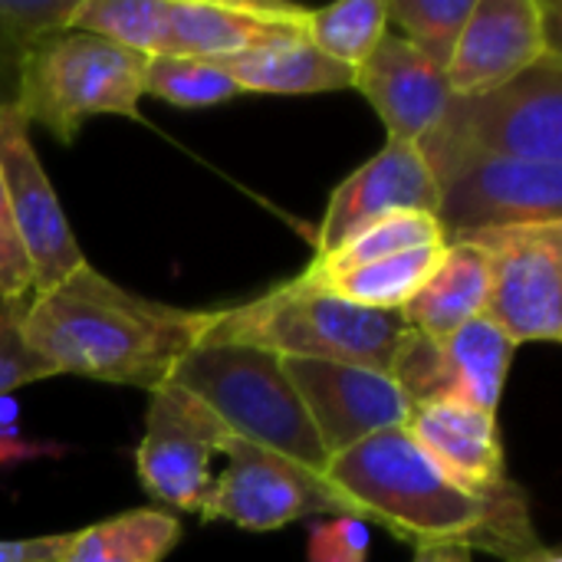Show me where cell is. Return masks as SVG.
Wrapping results in <instances>:
<instances>
[{
  "instance_id": "17",
  "label": "cell",
  "mask_w": 562,
  "mask_h": 562,
  "mask_svg": "<svg viewBox=\"0 0 562 562\" xmlns=\"http://www.w3.org/2000/svg\"><path fill=\"white\" fill-rule=\"evenodd\" d=\"M296 33H306V7L165 0V33L158 56L224 63L254 46Z\"/></svg>"
},
{
  "instance_id": "26",
  "label": "cell",
  "mask_w": 562,
  "mask_h": 562,
  "mask_svg": "<svg viewBox=\"0 0 562 562\" xmlns=\"http://www.w3.org/2000/svg\"><path fill=\"white\" fill-rule=\"evenodd\" d=\"M69 30L102 36L148 59L161 53L165 0H79Z\"/></svg>"
},
{
  "instance_id": "8",
  "label": "cell",
  "mask_w": 562,
  "mask_h": 562,
  "mask_svg": "<svg viewBox=\"0 0 562 562\" xmlns=\"http://www.w3.org/2000/svg\"><path fill=\"white\" fill-rule=\"evenodd\" d=\"M231 438L217 415L184 389L171 382L155 389L135 454L145 491L171 510L204 517Z\"/></svg>"
},
{
  "instance_id": "19",
  "label": "cell",
  "mask_w": 562,
  "mask_h": 562,
  "mask_svg": "<svg viewBox=\"0 0 562 562\" xmlns=\"http://www.w3.org/2000/svg\"><path fill=\"white\" fill-rule=\"evenodd\" d=\"M491 293V257L474 240H451L438 270L405 303L408 329L428 339H448L477 316H484Z\"/></svg>"
},
{
  "instance_id": "14",
  "label": "cell",
  "mask_w": 562,
  "mask_h": 562,
  "mask_svg": "<svg viewBox=\"0 0 562 562\" xmlns=\"http://www.w3.org/2000/svg\"><path fill=\"white\" fill-rule=\"evenodd\" d=\"M283 369L303 398L329 461L382 431L405 428L412 415V402L385 372L313 359H283Z\"/></svg>"
},
{
  "instance_id": "31",
  "label": "cell",
  "mask_w": 562,
  "mask_h": 562,
  "mask_svg": "<svg viewBox=\"0 0 562 562\" xmlns=\"http://www.w3.org/2000/svg\"><path fill=\"white\" fill-rule=\"evenodd\" d=\"M26 296H33V267L20 244L0 181V300H26Z\"/></svg>"
},
{
  "instance_id": "23",
  "label": "cell",
  "mask_w": 562,
  "mask_h": 562,
  "mask_svg": "<svg viewBox=\"0 0 562 562\" xmlns=\"http://www.w3.org/2000/svg\"><path fill=\"white\" fill-rule=\"evenodd\" d=\"M385 33L389 0H342L306 10V40L349 69H359Z\"/></svg>"
},
{
  "instance_id": "7",
  "label": "cell",
  "mask_w": 562,
  "mask_h": 562,
  "mask_svg": "<svg viewBox=\"0 0 562 562\" xmlns=\"http://www.w3.org/2000/svg\"><path fill=\"white\" fill-rule=\"evenodd\" d=\"M445 240L481 231L562 221V165L464 155L431 168Z\"/></svg>"
},
{
  "instance_id": "21",
  "label": "cell",
  "mask_w": 562,
  "mask_h": 562,
  "mask_svg": "<svg viewBox=\"0 0 562 562\" xmlns=\"http://www.w3.org/2000/svg\"><path fill=\"white\" fill-rule=\"evenodd\" d=\"M448 244L438 247H418V250H405L375 263H362V267H349V270H336V273H313L303 270L306 280L319 283L323 290L369 306V310H389V313H402L405 303L428 283V277L438 270L441 257H445Z\"/></svg>"
},
{
  "instance_id": "15",
  "label": "cell",
  "mask_w": 562,
  "mask_h": 562,
  "mask_svg": "<svg viewBox=\"0 0 562 562\" xmlns=\"http://www.w3.org/2000/svg\"><path fill=\"white\" fill-rule=\"evenodd\" d=\"M405 211L438 214V181L418 145L389 142L333 191L316 231V260L336 254L375 221Z\"/></svg>"
},
{
  "instance_id": "12",
  "label": "cell",
  "mask_w": 562,
  "mask_h": 562,
  "mask_svg": "<svg viewBox=\"0 0 562 562\" xmlns=\"http://www.w3.org/2000/svg\"><path fill=\"white\" fill-rule=\"evenodd\" d=\"M0 181L20 244L33 267V293H43L76 273L86 257L36 158L30 122L16 105H0Z\"/></svg>"
},
{
  "instance_id": "27",
  "label": "cell",
  "mask_w": 562,
  "mask_h": 562,
  "mask_svg": "<svg viewBox=\"0 0 562 562\" xmlns=\"http://www.w3.org/2000/svg\"><path fill=\"white\" fill-rule=\"evenodd\" d=\"M145 92L181 109H207L244 95V89L231 79L224 66L188 56H148Z\"/></svg>"
},
{
  "instance_id": "18",
  "label": "cell",
  "mask_w": 562,
  "mask_h": 562,
  "mask_svg": "<svg viewBox=\"0 0 562 562\" xmlns=\"http://www.w3.org/2000/svg\"><path fill=\"white\" fill-rule=\"evenodd\" d=\"M405 431L454 481L474 491H497L510 484L497 415L468 408L461 402L415 405L405 422Z\"/></svg>"
},
{
  "instance_id": "2",
  "label": "cell",
  "mask_w": 562,
  "mask_h": 562,
  "mask_svg": "<svg viewBox=\"0 0 562 562\" xmlns=\"http://www.w3.org/2000/svg\"><path fill=\"white\" fill-rule=\"evenodd\" d=\"M214 310H181L135 296L82 263L63 283L33 293L23 313L26 346L59 375L112 385H168L175 366L207 339Z\"/></svg>"
},
{
  "instance_id": "16",
  "label": "cell",
  "mask_w": 562,
  "mask_h": 562,
  "mask_svg": "<svg viewBox=\"0 0 562 562\" xmlns=\"http://www.w3.org/2000/svg\"><path fill=\"white\" fill-rule=\"evenodd\" d=\"M359 89L389 128V142L418 145L445 119L454 92L445 69H438L405 36L385 33L372 56L356 69Z\"/></svg>"
},
{
  "instance_id": "9",
  "label": "cell",
  "mask_w": 562,
  "mask_h": 562,
  "mask_svg": "<svg viewBox=\"0 0 562 562\" xmlns=\"http://www.w3.org/2000/svg\"><path fill=\"white\" fill-rule=\"evenodd\" d=\"M474 240L491 257V319L517 346L562 339V221L481 231Z\"/></svg>"
},
{
  "instance_id": "32",
  "label": "cell",
  "mask_w": 562,
  "mask_h": 562,
  "mask_svg": "<svg viewBox=\"0 0 562 562\" xmlns=\"http://www.w3.org/2000/svg\"><path fill=\"white\" fill-rule=\"evenodd\" d=\"M79 530L33 537V540H0V562H66Z\"/></svg>"
},
{
  "instance_id": "3",
  "label": "cell",
  "mask_w": 562,
  "mask_h": 562,
  "mask_svg": "<svg viewBox=\"0 0 562 562\" xmlns=\"http://www.w3.org/2000/svg\"><path fill=\"white\" fill-rule=\"evenodd\" d=\"M408 336L402 313L349 303L303 273L273 286L260 300L234 310H214L207 339L240 342L280 359H313L392 372L395 352Z\"/></svg>"
},
{
  "instance_id": "1",
  "label": "cell",
  "mask_w": 562,
  "mask_h": 562,
  "mask_svg": "<svg viewBox=\"0 0 562 562\" xmlns=\"http://www.w3.org/2000/svg\"><path fill=\"white\" fill-rule=\"evenodd\" d=\"M323 481L352 517L415 547L481 550L504 562H537L550 553L530 520L527 494L514 481L474 491L438 468L405 428L336 454Z\"/></svg>"
},
{
  "instance_id": "4",
  "label": "cell",
  "mask_w": 562,
  "mask_h": 562,
  "mask_svg": "<svg viewBox=\"0 0 562 562\" xmlns=\"http://www.w3.org/2000/svg\"><path fill=\"white\" fill-rule=\"evenodd\" d=\"M168 382L204 402L234 438L316 477L326 474L329 454L280 356L240 342L204 339L175 366Z\"/></svg>"
},
{
  "instance_id": "30",
  "label": "cell",
  "mask_w": 562,
  "mask_h": 562,
  "mask_svg": "<svg viewBox=\"0 0 562 562\" xmlns=\"http://www.w3.org/2000/svg\"><path fill=\"white\" fill-rule=\"evenodd\" d=\"M369 540V524L362 517H326L310 527V562H366Z\"/></svg>"
},
{
  "instance_id": "24",
  "label": "cell",
  "mask_w": 562,
  "mask_h": 562,
  "mask_svg": "<svg viewBox=\"0 0 562 562\" xmlns=\"http://www.w3.org/2000/svg\"><path fill=\"white\" fill-rule=\"evenodd\" d=\"M76 7L79 0H0V105L16 102L30 49L69 30Z\"/></svg>"
},
{
  "instance_id": "20",
  "label": "cell",
  "mask_w": 562,
  "mask_h": 562,
  "mask_svg": "<svg viewBox=\"0 0 562 562\" xmlns=\"http://www.w3.org/2000/svg\"><path fill=\"white\" fill-rule=\"evenodd\" d=\"M217 66H224L244 92H273V95L333 92V89H349L356 79V69L319 53L306 40V33L270 40Z\"/></svg>"
},
{
  "instance_id": "33",
  "label": "cell",
  "mask_w": 562,
  "mask_h": 562,
  "mask_svg": "<svg viewBox=\"0 0 562 562\" xmlns=\"http://www.w3.org/2000/svg\"><path fill=\"white\" fill-rule=\"evenodd\" d=\"M537 562H562L560 560V550H553V547H550V553H547V557H540V560Z\"/></svg>"
},
{
  "instance_id": "11",
  "label": "cell",
  "mask_w": 562,
  "mask_h": 562,
  "mask_svg": "<svg viewBox=\"0 0 562 562\" xmlns=\"http://www.w3.org/2000/svg\"><path fill=\"white\" fill-rule=\"evenodd\" d=\"M313 514L342 517L349 507L323 477L263 448L231 438L224 468L201 520H227L250 533H270Z\"/></svg>"
},
{
  "instance_id": "29",
  "label": "cell",
  "mask_w": 562,
  "mask_h": 562,
  "mask_svg": "<svg viewBox=\"0 0 562 562\" xmlns=\"http://www.w3.org/2000/svg\"><path fill=\"white\" fill-rule=\"evenodd\" d=\"M26 300H0V398H7L20 385L56 375L23 339Z\"/></svg>"
},
{
  "instance_id": "6",
  "label": "cell",
  "mask_w": 562,
  "mask_h": 562,
  "mask_svg": "<svg viewBox=\"0 0 562 562\" xmlns=\"http://www.w3.org/2000/svg\"><path fill=\"white\" fill-rule=\"evenodd\" d=\"M418 151L428 168L464 155L562 165V53L491 92L454 95Z\"/></svg>"
},
{
  "instance_id": "25",
  "label": "cell",
  "mask_w": 562,
  "mask_h": 562,
  "mask_svg": "<svg viewBox=\"0 0 562 562\" xmlns=\"http://www.w3.org/2000/svg\"><path fill=\"white\" fill-rule=\"evenodd\" d=\"M438 244H448L438 217L435 214L405 211V214H392V217L375 221L372 227L356 234L346 247H339L336 254H329L323 260H313L306 270H313V273H336V270L375 263V260H385V257H395V254H405V250L438 247Z\"/></svg>"
},
{
  "instance_id": "22",
  "label": "cell",
  "mask_w": 562,
  "mask_h": 562,
  "mask_svg": "<svg viewBox=\"0 0 562 562\" xmlns=\"http://www.w3.org/2000/svg\"><path fill=\"white\" fill-rule=\"evenodd\" d=\"M181 540L168 510H132L79 530L66 562H161Z\"/></svg>"
},
{
  "instance_id": "13",
  "label": "cell",
  "mask_w": 562,
  "mask_h": 562,
  "mask_svg": "<svg viewBox=\"0 0 562 562\" xmlns=\"http://www.w3.org/2000/svg\"><path fill=\"white\" fill-rule=\"evenodd\" d=\"M560 13V3L540 0H477L445 69L451 92H491L543 56L562 53Z\"/></svg>"
},
{
  "instance_id": "5",
  "label": "cell",
  "mask_w": 562,
  "mask_h": 562,
  "mask_svg": "<svg viewBox=\"0 0 562 562\" xmlns=\"http://www.w3.org/2000/svg\"><path fill=\"white\" fill-rule=\"evenodd\" d=\"M145 92V56L102 36L63 30L36 43L23 63L16 109L53 138L72 142L86 119L122 115L138 122Z\"/></svg>"
},
{
  "instance_id": "28",
  "label": "cell",
  "mask_w": 562,
  "mask_h": 562,
  "mask_svg": "<svg viewBox=\"0 0 562 562\" xmlns=\"http://www.w3.org/2000/svg\"><path fill=\"white\" fill-rule=\"evenodd\" d=\"M477 0H389V23L422 49L438 69H448Z\"/></svg>"
},
{
  "instance_id": "10",
  "label": "cell",
  "mask_w": 562,
  "mask_h": 562,
  "mask_svg": "<svg viewBox=\"0 0 562 562\" xmlns=\"http://www.w3.org/2000/svg\"><path fill=\"white\" fill-rule=\"evenodd\" d=\"M517 342L491 319L477 316L448 339H428L415 329L402 339L392 379L415 405L461 402L468 408L497 415Z\"/></svg>"
}]
</instances>
